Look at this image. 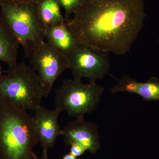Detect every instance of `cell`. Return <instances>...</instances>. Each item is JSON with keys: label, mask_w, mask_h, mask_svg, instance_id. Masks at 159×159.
<instances>
[{"label": "cell", "mask_w": 159, "mask_h": 159, "mask_svg": "<svg viewBox=\"0 0 159 159\" xmlns=\"http://www.w3.org/2000/svg\"><path fill=\"white\" fill-rule=\"evenodd\" d=\"M2 68V66L0 65V77L3 75Z\"/></svg>", "instance_id": "19"}, {"label": "cell", "mask_w": 159, "mask_h": 159, "mask_svg": "<svg viewBox=\"0 0 159 159\" xmlns=\"http://www.w3.org/2000/svg\"><path fill=\"white\" fill-rule=\"evenodd\" d=\"M39 0H0V5L4 4H14L24 2L36 3Z\"/></svg>", "instance_id": "16"}, {"label": "cell", "mask_w": 159, "mask_h": 159, "mask_svg": "<svg viewBox=\"0 0 159 159\" xmlns=\"http://www.w3.org/2000/svg\"><path fill=\"white\" fill-rule=\"evenodd\" d=\"M43 97L36 72L25 63L9 68L0 77V99L19 108L34 111L41 105Z\"/></svg>", "instance_id": "3"}, {"label": "cell", "mask_w": 159, "mask_h": 159, "mask_svg": "<svg viewBox=\"0 0 159 159\" xmlns=\"http://www.w3.org/2000/svg\"><path fill=\"white\" fill-rule=\"evenodd\" d=\"M68 58L69 69L74 79L81 80L86 78L89 82H96L109 74L110 65L108 53L78 44Z\"/></svg>", "instance_id": "7"}, {"label": "cell", "mask_w": 159, "mask_h": 159, "mask_svg": "<svg viewBox=\"0 0 159 159\" xmlns=\"http://www.w3.org/2000/svg\"><path fill=\"white\" fill-rule=\"evenodd\" d=\"M20 43L0 16V61L11 67L18 63Z\"/></svg>", "instance_id": "12"}, {"label": "cell", "mask_w": 159, "mask_h": 159, "mask_svg": "<svg viewBox=\"0 0 159 159\" xmlns=\"http://www.w3.org/2000/svg\"><path fill=\"white\" fill-rule=\"evenodd\" d=\"M70 153L74 157L79 158L86 151L85 148L82 145L77 143H73L71 144Z\"/></svg>", "instance_id": "15"}, {"label": "cell", "mask_w": 159, "mask_h": 159, "mask_svg": "<svg viewBox=\"0 0 159 159\" xmlns=\"http://www.w3.org/2000/svg\"><path fill=\"white\" fill-rule=\"evenodd\" d=\"M29 58L39 80L43 97H48L55 81L69 69L68 56L45 41L34 50Z\"/></svg>", "instance_id": "6"}, {"label": "cell", "mask_w": 159, "mask_h": 159, "mask_svg": "<svg viewBox=\"0 0 159 159\" xmlns=\"http://www.w3.org/2000/svg\"><path fill=\"white\" fill-rule=\"evenodd\" d=\"M111 91L112 93L125 92L137 94L146 101H159V80L151 77L145 82H139L126 75L119 80Z\"/></svg>", "instance_id": "10"}, {"label": "cell", "mask_w": 159, "mask_h": 159, "mask_svg": "<svg viewBox=\"0 0 159 159\" xmlns=\"http://www.w3.org/2000/svg\"><path fill=\"white\" fill-rule=\"evenodd\" d=\"M145 16L143 0H84L66 23L78 44L122 55L130 51Z\"/></svg>", "instance_id": "1"}, {"label": "cell", "mask_w": 159, "mask_h": 159, "mask_svg": "<svg viewBox=\"0 0 159 159\" xmlns=\"http://www.w3.org/2000/svg\"><path fill=\"white\" fill-rule=\"evenodd\" d=\"M39 159H49L48 155V149H43L42 154Z\"/></svg>", "instance_id": "17"}, {"label": "cell", "mask_w": 159, "mask_h": 159, "mask_svg": "<svg viewBox=\"0 0 159 159\" xmlns=\"http://www.w3.org/2000/svg\"><path fill=\"white\" fill-rule=\"evenodd\" d=\"M45 37L47 42L68 56L78 45L66 22L47 28Z\"/></svg>", "instance_id": "11"}, {"label": "cell", "mask_w": 159, "mask_h": 159, "mask_svg": "<svg viewBox=\"0 0 159 159\" xmlns=\"http://www.w3.org/2000/svg\"><path fill=\"white\" fill-rule=\"evenodd\" d=\"M36 4L39 17L45 30L65 23L58 0H39Z\"/></svg>", "instance_id": "13"}, {"label": "cell", "mask_w": 159, "mask_h": 159, "mask_svg": "<svg viewBox=\"0 0 159 159\" xmlns=\"http://www.w3.org/2000/svg\"><path fill=\"white\" fill-rule=\"evenodd\" d=\"M103 92L104 88L96 82L84 84L74 78L63 80L54 90L56 108L76 119L84 117L96 109Z\"/></svg>", "instance_id": "5"}, {"label": "cell", "mask_w": 159, "mask_h": 159, "mask_svg": "<svg viewBox=\"0 0 159 159\" xmlns=\"http://www.w3.org/2000/svg\"><path fill=\"white\" fill-rule=\"evenodd\" d=\"M61 159H79V158L74 157V156L71 155L70 152H69V153L65 155Z\"/></svg>", "instance_id": "18"}, {"label": "cell", "mask_w": 159, "mask_h": 159, "mask_svg": "<svg viewBox=\"0 0 159 159\" xmlns=\"http://www.w3.org/2000/svg\"><path fill=\"white\" fill-rule=\"evenodd\" d=\"M34 112L32 117L39 142L43 149L48 150L54 146L57 137L61 135L58 118L62 111L57 108L50 110L40 105Z\"/></svg>", "instance_id": "9"}, {"label": "cell", "mask_w": 159, "mask_h": 159, "mask_svg": "<svg viewBox=\"0 0 159 159\" xmlns=\"http://www.w3.org/2000/svg\"><path fill=\"white\" fill-rule=\"evenodd\" d=\"M39 143L32 117L0 99V159H39L33 151Z\"/></svg>", "instance_id": "2"}, {"label": "cell", "mask_w": 159, "mask_h": 159, "mask_svg": "<svg viewBox=\"0 0 159 159\" xmlns=\"http://www.w3.org/2000/svg\"><path fill=\"white\" fill-rule=\"evenodd\" d=\"M84 0H58L61 8L64 10L66 18H69L70 16L74 14L79 9Z\"/></svg>", "instance_id": "14"}, {"label": "cell", "mask_w": 159, "mask_h": 159, "mask_svg": "<svg viewBox=\"0 0 159 159\" xmlns=\"http://www.w3.org/2000/svg\"><path fill=\"white\" fill-rule=\"evenodd\" d=\"M66 145L70 146L77 143L85 148L86 151L96 154L100 147L98 128L93 123L86 121L84 117L70 122L61 129V135Z\"/></svg>", "instance_id": "8"}, {"label": "cell", "mask_w": 159, "mask_h": 159, "mask_svg": "<svg viewBox=\"0 0 159 159\" xmlns=\"http://www.w3.org/2000/svg\"><path fill=\"white\" fill-rule=\"evenodd\" d=\"M1 16L10 29L26 57L30 58L34 50L45 42V29L33 2L0 5Z\"/></svg>", "instance_id": "4"}]
</instances>
